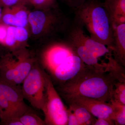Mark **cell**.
<instances>
[{
  "mask_svg": "<svg viewBox=\"0 0 125 125\" xmlns=\"http://www.w3.org/2000/svg\"><path fill=\"white\" fill-rule=\"evenodd\" d=\"M45 97L42 111L46 125H67V108L54 88L51 77L45 72Z\"/></svg>",
  "mask_w": 125,
  "mask_h": 125,
  "instance_id": "277c9868",
  "label": "cell"
},
{
  "mask_svg": "<svg viewBox=\"0 0 125 125\" xmlns=\"http://www.w3.org/2000/svg\"><path fill=\"white\" fill-rule=\"evenodd\" d=\"M117 81L111 73L85 65L76 76L62 85L60 91L61 94L78 95L108 103Z\"/></svg>",
  "mask_w": 125,
  "mask_h": 125,
  "instance_id": "6da1fadb",
  "label": "cell"
},
{
  "mask_svg": "<svg viewBox=\"0 0 125 125\" xmlns=\"http://www.w3.org/2000/svg\"><path fill=\"white\" fill-rule=\"evenodd\" d=\"M15 27L9 26L7 27V34L4 43L5 45L11 47L15 44L16 41L15 36Z\"/></svg>",
  "mask_w": 125,
  "mask_h": 125,
  "instance_id": "ac0fdd59",
  "label": "cell"
},
{
  "mask_svg": "<svg viewBox=\"0 0 125 125\" xmlns=\"http://www.w3.org/2000/svg\"><path fill=\"white\" fill-rule=\"evenodd\" d=\"M115 125L114 121L111 119L104 118H96L93 125Z\"/></svg>",
  "mask_w": 125,
  "mask_h": 125,
  "instance_id": "603a6c76",
  "label": "cell"
},
{
  "mask_svg": "<svg viewBox=\"0 0 125 125\" xmlns=\"http://www.w3.org/2000/svg\"><path fill=\"white\" fill-rule=\"evenodd\" d=\"M45 71L33 66L23 81L21 88L24 99L36 109L42 110L45 101Z\"/></svg>",
  "mask_w": 125,
  "mask_h": 125,
  "instance_id": "5b68a950",
  "label": "cell"
},
{
  "mask_svg": "<svg viewBox=\"0 0 125 125\" xmlns=\"http://www.w3.org/2000/svg\"><path fill=\"white\" fill-rule=\"evenodd\" d=\"M74 54H76L74 50L67 42L53 45L47 49L44 55L45 67L52 74L69 56Z\"/></svg>",
  "mask_w": 125,
  "mask_h": 125,
  "instance_id": "9c48e42d",
  "label": "cell"
},
{
  "mask_svg": "<svg viewBox=\"0 0 125 125\" xmlns=\"http://www.w3.org/2000/svg\"><path fill=\"white\" fill-rule=\"evenodd\" d=\"M67 42L70 44H78L85 47L99 59L107 55L111 51L105 45L91 38L85 33L83 28L73 21L68 28Z\"/></svg>",
  "mask_w": 125,
  "mask_h": 125,
  "instance_id": "52a82bcc",
  "label": "cell"
},
{
  "mask_svg": "<svg viewBox=\"0 0 125 125\" xmlns=\"http://www.w3.org/2000/svg\"><path fill=\"white\" fill-rule=\"evenodd\" d=\"M85 64L76 54L70 56L52 73L53 77L62 84L76 76Z\"/></svg>",
  "mask_w": 125,
  "mask_h": 125,
  "instance_id": "30bf717a",
  "label": "cell"
},
{
  "mask_svg": "<svg viewBox=\"0 0 125 125\" xmlns=\"http://www.w3.org/2000/svg\"><path fill=\"white\" fill-rule=\"evenodd\" d=\"M21 88L0 80V121L6 125L10 120L19 118L29 110L24 101Z\"/></svg>",
  "mask_w": 125,
  "mask_h": 125,
  "instance_id": "3957f363",
  "label": "cell"
},
{
  "mask_svg": "<svg viewBox=\"0 0 125 125\" xmlns=\"http://www.w3.org/2000/svg\"><path fill=\"white\" fill-rule=\"evenodd\" d=\"M2 10H1L0 7V21L1 19V15H2Z\"/></svg>",
  "mask_w": 125,
  "mask_h": 125,
  "instance_id": "d4e9b609",
  "label": "cell"
},
{
  "mask_svg": "<svg viewBox=\"0 0 125 125\" xmlns=\"http://www.w3.org/2000/svg\"><path fill=\"white\" fill-rule=\"evenodd\" d=\"M19 119L23 125H46L44 120L31 112L30 109L21 116Z\"/></svg>",
  "mask_w": 125,
  "mask_h": 125,
  "instance_id": "2e32d148",
  "label": "cell"
},
{
  "mask_svg": "<svg viewBox=\"0 0 125 125\" xmlns=\"http://www.w3.org/2000/svg\"><path fill=\"white\" fill-rule=\"evenodd\" d=\"M7 27L3 23H0V43L4 44L7 34Z\"/></svg>",
  "mask_w": 125,
  "mask_h": 125,
  "instance_id": "cb8c5ba5",
  "label": "cell"
},
{
  "mask_svg": "<svg viewBox=\"0 0 125 125\" xmlns=\"http://www.w3.org/2000/svg\"><path fill=\"white\" fill-rule=\"evenodd\" d=\"M112 99L125 105V82L118 81L115 84Z\"/></svg>",
  "mask_w": 125,
  "mask_h": 125,
  "instance_id": "e0dca14e",
  "label": "cell"
},
{
  "mask_svg": "<svg viewBox=\"0 0 125 125\" xmlns=\"http://www.w3.org/2000/svg\"><path fill=\"white\" fill-rule=\"evenodd\" d=\"M111 52L116 61L125 67V23L113 28Z\"/></svg>",
  "mask_w": 125,
  "mask_h": 125,
  "instance_id": "8fae6325",
  "label": "cell"
},
{
  "mask_svg": "<svg viewBox=\"0 0 125 125\" xmlns=\"http://www.w3.org/2000/svg\"><path fill=\"white\" fill-rule=\"evenodd\" d=\"M103 3L113 28L125 23V0H104Z\"/></svg>",
  "mask_w": 125,
  "mask_h": 125,
  "instance_id": "4fadbf2b",
  "label": "cell"
},
{
  "mask_svg": "<svg viewBox=\"0 0 125 125\" xmlns=\"http://www.w3.org/2000/svg\"><path fill=\"white\" fill-rule=\"evenodd\" d=\"M67 125H79L73 112L69 108L67 109Z\"/></svg>",
  "mask_w": 125,
  "mask_h": 125,
  "instance_id": "44dd1931",
  "label": "cell"
},
{
  "mask_svg": "<svg viewBox=\"0 0 125 125\" xmlns=\"http://www.w3.org/2000/svg\"><path fill=\"white\" fill-rule=\"evenodd\" d=\"M28 0V1H30V0Z\"/></svg>",
  "mask_w": 125,
  "mask_h": 125,
  "instance_id": "484cf974",
  "label": "cell"
},
{
  "mask_svg": "<svg viewBox=\"0 0 125 125\" xmlns=\"http://www.w3.org/2000/svg\"><path fill=\"white\" fill-rule=\"evenodd\" d=\"M22 0H0V6L10 7L18 4Z\"/></svg>",
  "mask_w": 125,
  "mask_h": 125,
  "instance_id": "7402d4cb",
  "label": "cell"
},
{
  "mask_svg": "<svg viewBox=\"0 0 125 125\" xmlns=\"http://www.w3.org/2000/svg\"><path fill=\"white\" fill-rule=\"evenodd\" d=\"M61 94L67 103L75 104L85 108L95 117L114 121V109L110 103L78 95Z\"/></svg>",
  "mask_w": 125,
  "mask_h": 125,
  "instance_id": "ba28073f",
  "label": "cell"
},
{
  "mask_svg": "<svg viewBox=\"0 0 125 125\" xmlns=\"http://www.w3.org/2000/svg\"><path fill=\"white\" fill-rule=\"evenodd\" d=\"M15 39L16 42H24L28 37V33L25 27H15Z\"/></svg>",
  "mask_w": 125,
  "mask_h": 125,
  "instance_id": "d6986e66",
  "label": "cell"
},
{
  "mask_svg": "<svg viewBox=\"0 0 125 125\" xmlns=\"http://www.w3.org/2000/svg\"><path fill=\"white\" fill-rule=\"evenodd\" d=\"M109 103L111 104L114 111L113 120L115 125H125V105L111 99Z\"/></svg>",
  "mask_w": 125,
  "mask_h": 125,
  "instance_id": "9a60e30c",
  "label": "cell"
},
{
  "mask_svg": "<svg viewBox=\"0 0 125 125\" xmlns=\"http://www.w3.org/2000/svg\"><path fill=\"white\" fill-rule=\"evenodd\" d=\"M76 116L79 125H93L96 118L85 108L74 103L68 104Z\"/></svg>",
  "mask_w": 125,
  "mask_h": 125,
  "instance_id": "5bb4252c",
  "label": "cell"
},
{
  "mask_svg": "<svg viewBox=\"0 0 125 125\" xmlns=\"http://www.w3.org/2000/svg\"><path fill=\"white\" fill-rule=\"evenodd\" d=\"M5 7L1 20L2 23L8 26L25 27L28 23V15L26 10L18 4Z\"/></svg>",
  "mask_w": 125,
  "mask_h": 125,
  "instance_id": "7c38bea8",
  "label": "cell"
},
{
  "mask_svg": "<svg viewBox=\"0 0 125 125\" xmlns=\"http://www.w3.org/2000/svg\"><path fill=\"white\" fill-rule=\"evenodd\" d=\"M74 21L87 30L90 37L111 51L113 27L101 0H86L74 10Z\"/></svg>",
  "mask_w": 125,
  "mask_h": 125,
  "instance_id": "7a4b0ae2",
  "label": "cell"
},
{
  "mask_svg": "<svg viewBox=\"0 0 125 125\" xmlns=\"http://www.w3.org/2000/svg\"><path fill=\"white\" fill-rule=\"evenodd\" d=\"M32 61L26 57L12 60L6 56L0 61V80L5 83L19 85L22 83L33 66Z\"/></svg>",
  "mask_w": 125,
  "mask_h": 125,
  "instance_id": "8992f818",
  "label": "cell"
},
{
  "mask_svg": "<svg viewBox=\"0 0 125 125\" xmlns=\"http://www.w3.org/2000/svg\"><path fill=\"white\" fill-rule=\"evenodd\" d=\"M71 9L75 10L83 5L86 0H62Z\"/></svg>",
  "mask_w": 125,
  "mask_h": 125,
  "instance_id": "ffe728a7",
  "label": "cell"
}]
</instances>
